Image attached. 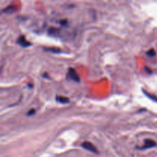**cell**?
I'll list each match as a JSON object with an SVG mask.
<instances>
[{
	"label": "cell",
	"instance_id": "obj_9",
	"mask_svg": "<svg viewBox=\"0 0 157 157\" xmlns=\"http://www.w3.org/2000/svg\"><path fill=\"white\" fill-rule=\"evenodd\" d=\"M156 52L154 49L149 50L148 52H146V55L149 57H154L156 56Z\"/></svg>",
	"mask_w": 157,
	"mask_h": 157
},
{
	"label": "cell",
	"instance_id": "obj_7",
	"mask_svg": "<svg viewBox=\"0 0 157 157\" xmlns=\"http://www.w3.org/2000/svg\"><path fill=\"white\" fill-rule=\"evenodd\" d=\"M58 32H59V30L55 28H51L48 30V34L52 35V36H58V34H59Z\"/></svg>",
	"mask_w": 157,
	"mask_h": 157
},
{
	"label": "cell",
	"instance_id": "obj_6",
	"mask_svg": "<svg viewBox=\"0 0 157 157\" xmlns=\"http://www.w3.org/2000/svg\"><path fill=\"white\" fill-rule=\"evenodd\" d=\"M45 52H51V53H54V54H59L61 52V50L58 48H44Z\"/></svg>",
	"mask_w": 157,
	"mask_h": 157
},
{
	"label": "cell",
	"instance_id": "obj_4",
	"mask_svg": "<svg viewBox=\"0 0 157 157\" xmlns=\"http://www.w3.org/2000/svg\"><path fill=\"white\" fill-rule=\"evenodd\" d=\"M17 43L19 44L20 46H22V48H27L32 45V43H31L30 41H28V40L26 39L25 36H24V35H21V36L17 39Z\"/></svg>",
	"mask_w": 157,
	"mask_h": 157
},
{
	"label": "cell",
	"instance_id": "obj_1",
	"mask_svg": "<svg viewBox=\"0 0 157 157\" xmlns=\"http://www.w3.org/2000/svg\"><path fill=\"white\" fill-rule=\"evenodd\" d=\"M67 78L72 80L74 82H77V83H79L81 81V79H80V77L78 75V74L77 73V71L74 70L72 67H70L68 69L67 73Z\"/></svg>",
	"mask_w": 157,
	"mask_h": 157
},
{
	"label": "cell",
	"instance_id": "obj_2",
	"mask_svg": "<svg viewBox=\"0 0 157 157\" xmlns=\"http://www.w3.org/2000/svg\"><path fill=\"white\" fill-rule=\"evenodd\" d=\"M81 146L84 149H85L86 150L90 151L91 153H95V154H98V153H99L98 150H97V148H96V146L93 144L92 143L88 142V141H84V143H82Z\"/></svg>",
	"mask_w": 157,
	"mask_h": 157
},
{
	"label": "cell",
	"instance_id": "obj_5",
	"mask_svg": "<svg viewBox=\"0 0 157 157\" xmlns=\"http://www.w3.org/2000/svg\"><path fill=\"white\" fill-rule=\"evenodd\" d=\"M57 102L60 103H63V104H65V103H67L70 102V100H69L68 97H64V96H56L55 97Z\"/></svg>",
	"mask_w": 157,
	"mask_h": 157
},
{
	"label": "cell",
	"instance_id": "obj_3",
	"mask_svg": "<svg viewBox=\"0 0 157 157\" xmlns=\"http://www.w3.org/2000/svg\"><path fill=\"white\" fill-rule=\"evenodd\" d=\"M156 146V143L154 140H150V139H147V140H144V144L141 147H137V149H141V150H143V149H147L155 147Z\"/></svg>",
	"mask_w": 157,
	"mask_h": 157
},
{
	"label": "cell",
	"instance_id": "obj_10",
	"mask_svg": "<svg viewBox=\"0 0 157 157\" xmlns=\"http://www.w3.org/2000/svg\"><path fill=\"white\" fill-rule=\"evenodd\" d=\"M34 114H35V110H34V109H31V110L27 113V115H28V116H32Z\"/></svg>",
	"mask_w": 157,
	"mask_h": 157
},
{
	"label": "cell",
	"instance_id": "obj_8",
	"mask_svg": "<svg viewBox=\"0 0 157 157\" xmlns=\"http://www.w3.org/2000/svg\"><path fill=\"white\" fill-rule=\"evenodd\" d=\"M143 90V93H144V94L146 95V97H148V98H149V99L152 100V101H155V102H156L157 103V97L156 96H155V95H153V94H150L149 93L146 92V90Z\"/></svg>",
	"mask_w": 157,
	"mask_h": 157
}]
</instances>
